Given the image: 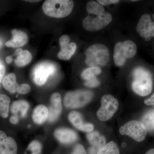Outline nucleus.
<instances>
[{
	"instance_id": "nucleus-39",
	"label": "nucleus",
	"mask_w": 154,
	"mask_h": 154,
	"mask_svg": "<svg viewBox=\"0 0 154 154\" xmlns=\"http://www.w3.org/2000/svg\"><path fill=\"white\" fill-rule=\"evenodd\" d=\"M2 42L1 41V40H0V47H1V46H2Z\"/></svg>"
},
{
	"instance_id": "nucleus-9",
	"label": "nucleus",
	"mask_w": 154,
	"mask_h": 154,
	"mask_svg": "<svg viewBox=\"0 0 154 154\" xmlns=\"http://www.w3.org/2000/svg\"><path fill=\"white\" fill-rule=\"evenodd\" d=\"M56 71V67L52 63L43 62L38 63L34 67L32 74L34 83L37 85H43L48 77L54 74Z\"/></svg>"
},
{
	"instance_id": "nucleus-15",
	"label": "nucleus",
	"mask_w": 154,
	"mask_h": 154,
	"mask_svg": "<svg viewBox=\"0 0 154 154\" xmlns=\"http://www.w3.org/2000/svg\"><path fill=\"white\" fill-rule=\"evenodd\" d=\"M54 134L60 142L65 144L73 143L78 139L77 134L73 131L68 128H61L56 130Z\"/></svg>"
},
{
	"instance_id": "nucleus-12",
	"label": "nucleus",
	"mask_w": 154,
	"mask_h": 154,
	"mask_svg": "<svg viewBox=\"0 0 154 154\" xmlns=\"http://www.w3.org/2000/svg\"><path fill=\"white\" fill-rule=\"evenodd\" d=\"M51 105L48 109V120L53 122L57 119L62 111L61 97L59 93H54L51 97Z\"/></svg>"
},
{
	"instance_id": "nucleus-1",
	"label": "nucleus",
	"mask_w": 154,
	"mask_h": 154,
	"mask_svg": "<svg viewBox=\"0 0 154 154\" xmlns=\"http://www.w3.org/2000/svg\"><path fill=\"white\" fill-rule=\"evenodd\" d=\"M85 63L88 66H105L109 60V51L107 46L101 43L93 45L86 51Z\"/></svg>"
},
{
	"instance_id": "nucleus-33",
	"label": "nucleus",
	"mask_w": 154,
	"mask_h": 154,
	"mask_svg": "<svg viewBox=\"0 0 154 154\" xmlns=\"http://www.w3.org/2000/svg\"><path fill=\"white\" fill-rule=\"evenodd\" d=\"M144 103L147 105H154V93L149 98L144 100Z\"/></svg>"
},
{
	"instance_id": "nucleus-36",
	"label": "nucleus",
	"mask_w": 154,
	"mask_h": 154,
	"mask_svg": "<svg viewBox=\"0 0 154 154\" xmlns=\"http://www.w3.org/2000/svg\"><path fill=\"white\" fill-rule=\"evenodd\" d=\"M12 61H13V58L12 56H8V57H6V61L8 64L11 63Z\"/></svg>"
},
{
	"instance_id": "nucleus-31",
	"label": "nucleus",
	"mask_w": 154,
	"mask_h": 154,
	"mask_svg": "<svg viewBox=\"0 0 154 154\" xmlns=\"http://www.w3.org/2000/svg\"><path fill=\"white\" fill-rule=\"evenodd\" d=\"M99 5L103 6L108 5L110 4H116L119 2V0H98L97 1Z\"/></svg>"
},
{
	"instance_id": "nucleus-20",
	"label": "nucleus",
	"mask_w": 154,
	"mask_h": 154,
	"mask_svg": "<svg viewBox=\"0 0 154 154\" xmlns=\"http://www.w3.org/2000/svg\"><path fill=\"white\" fill-rule=\"evenodd\" d=\"M2 84L5 89L12 93L18 92L20 87V85L17 83L16 75L14 73L7 75L3 79Z\"/></svg>"
},
{
	"instance_id": "nucleus-6",
	"label": "nucleus",
	"mask_w": 154,
	"mask_h": 154,
	"mask_svg": "<svg viewBox=\"0 0 154 154\" xmlns=\"http://www.w3.org/2000/svg\"><path fill=\"white\" fill-rule=\"evenodd\" d=\"M93 93L88 91H77L70 92L65 96L63 103L69 108L83 107L91 101Z\"/></svg>"
},
{
	"instance_id": "nucleus-38",
	"label": "nucleus",
	"mask_w": 154,
	"mask_h": 154,
	"mask_svg": "<svg viewBox=\"0 0 154 154\" xmlns=\"http://www.w3.org/2000/svg\"><path fill=\"white\" fill-rule=\"evenodd\" d=\"M26 2H39L40 1H25Z\"/></svg>"
},
{
	"instance_id": "nucleus-21",
	"label": "nucleus",
	"mask_w": 154,
	"mask_h": 154,
	"mask_svg": "<svg viewBox=\"0 0 154 154\" xmlns=\"http://www.w3.org/2000/svg\"><path fill=\"white\" fill-rule=\"evenodd\" d=\"M29 107L28 102L24 100H19L14 102L11 107V113L14 115L18 116L19 114L20 117H25Z\"/></svg>"
},
{
	"instance_id": "nucleus-28",
	"label": "nucleus",
	"mask_w": 154,
	"mask_h": 154,
	"mask_svg": "<svg viewBox=\"0 0 154 154\" xmlns=\"http://www.w3.org/2000/svg\"><path fill=\"white\" fill-rule=\"evenodd\" d=\"M85 85L90 88H95L100 85V82L96 77L87 80L85 84Z\"/></svg>"
},
{
	"instance_id": "nucleus-14",
	"label": "nucleus",
	"mask_w": 154,
	"mask_h": 154,
	"mask_svg": "<svg viewBox=\"0 0 154 154\" xmlns=\"http://www.w3.org/2000/svg\"><path fill=\"white\" fill-rule=\"evenodd\" d=\"M69 119L76 128L82 131L91 132L94 130V125L91 123H85L82 115L77 111L70 112L69 115Z\"/></svg>"
},
{
	"instance_id": "nucleus-34",
	"label": "nucleus",
	"mask_w": 154,
	"mask_h": 154,
	"mask_svg": "<svg viewBox=\"0 0 154 154\" xmlns=\"http://www.w3.org/2000/svg\"><path fill=\"white\" fill-rule=\"evenodd\" d=\"M5 72V68L2 62L0 61V80H2Z\"/></svg>"
},
{
	"instance_id": "nucleus-30",
	"label": "nucleus",
	"mask_w": 154,
	"mask_h": 154,
	"mask_svg": "<svg viewBox=\"0 0 154 154\" xmlns=\"http://www.w3.org/2000/svg\"><path fill=\"white\" fill-rule=\"evenodd\" d=\"M30 87L28 84H23L20 85V87L17 93L21 94H28L30 91Z\"/></svg>"
},
{
	"instance_id": "nucleus-23",
	"label": "nucleus",
	"mask_w": 154,
	"mask_h": 154,
	"mask_svg": "<svg viewBox=\"0 0 154 154\" xmlns=\"http://www.w3.org/2000/svg\"><path fill=\"white\" fill-rule=\"evenodd\" d=\"M86 9L89 15H99L103 14L105 12L104 8L95 1L89 2L86 6Z\"/></svg>"
},
{
	"instance_id": "nucleus-16",
	"label": "nucleus",
	"mask_w": 154,
	"mask_h": 154,
	"mask_svg": "<svg viewBox=\"0 0 154 154\" xmlns=\"http://www.w3.org/2000/svg\"><path fill=\"white\" fill-rule=\"evenodd\" d=\"M12 38L6 43L8 47L18 48L23 46L28 41V37L26 33L22 30L14 29L12 30Z\"/></svg>"
},
{
	"instance_id": "nucleus-13",
	"label": "nucleus",
	"mask_w": 154,
	"mask_h": 154,
	"mask_svg": "<svg viewBox=\"0 0 154 154\" xmlns=\"http://www.w3.org/2000/svg\"><path fill=\"white\" fill-rule=\"evenodd\" d=\"M17 146L14 138L0 131V154H17Z\"/></svg>"
},
{
	"instance_id": "nucleus-7",
	"label": "nucleus",
	"mask_w": 154,
	"mask_h": 154,
	"mask_svg": "<svg viewBox=\"0 0 154 154\" xmlns=\"http://www.w3.org/2000/svg\"><path fill=\"white\" fill-rule=\"evenodd\" d=\"M119 133L126 135L138 142L144 140L146 137L147 129L142 122L131 120L127 122L119 128Z\"/></svg>"
},
{
	"instance_id": "nucleus-26",
	"label": "nucleus",
	"mask_w": 154,
	"mask_h": 154,
	"mask_svg": "<svg viewBox=\"0 0 154 154\" xmlns=\"http://www.w3.org/2000/svg\"><path fill=\"white\" fill-rule=\"evenodd\" d=\"M102 70L100 68L91 67L85 70L82 73L81 76L87 81L95 78L96 76L100 74Z\"/></svg>"
},
{
	"instance_id": "nucleus-25",
	"label": "nucleus",
	"mask_w": 154,
	"mask_h": 154,
	"mask_svg": "<svg viewBox=\"0 0 154 154\" xmlns=\"http://www.w3.org/2000/svg\"><path fill=\"white\" fill-rule=\"evenodd\" d=\"M142 122L149 131L154 130V109L148 111L143 116Z\"/></svg>"
},
{
	"instance_id": "nucleus-27",
	"label": "nucleus",
	"mask_w": 154,
	"mask_h": 154,
	"mask_svg": "<svg viewBox=\"0 0 154 154\" xmlns=\"http://www.w3.org/2000/svg\"><path fill=\"white\" fill-rule=\"evenodd\" d=\"M41 151V144L38 141L34 140L29 144L25 154H40Z\"/></svg>"
},
{
	"instance_id": "nucleus-40",
	"label": "nucleus",
	"mask_w": 154,
	"mask_h": 154,
	"mask_svg": "<svg viewBox=\"0 0 154 154\" xmlns=\"http://www.w3.org/2000/svg\"><path fill=\"white\" fill-rule=\"evenodd\" d=\"M153 19H154V14H153Z\"/></svg>"
},
{
	"instance_id": "nucleus-29",
	"label": "nucleus",
	"mask_w": 154,
	"mask_h": 154,
	"mask_svg": "<svg viewBox=\"0 0 154 154\" xmlns=\"http://www.w3.org/2000/svg\"><path fill=\"white\" fill-rule=\"evenodd\" d=\"M71 154H87V152L84 146L81 144H77L75 146Z\"/></svg>"
},
{
	"instance_id": "nucleus-10",
	"label": "nucleus",
	"mask_w": 154,
	"mask_h": 154,
	"mask_svg": "<svg viewBox=\"0 0 154 154\" xmlns=\"http://www.w3.org/2000/svg\"><path fill=\"white\" fill-rule=\"evenodd\" d=\"M137 31L146 41L154 37V22H152L150 15L146 14L141 17L137 26Z\"/></svg>"
},
{
	"instance_id": "nucleus-24",
	"label": "nucleus",
	"mask_w": 154,
	"mask_h": 154,
	"mask_svg": "<svg viewBox=\"0 0 154 154\" xmlns=\"http://www.w3.org/2000/svg\"><path fill=\"white\" fill-rule=\"evenodd\" d=\"M97 154H119V148L116 143L110 141L105 144Z\"/></svg>"
},
{
	"instance_id": "nucleus-19",
	"label": "nucleus",
	"mask_w": 154,
	"mask_h": 154,
	"mask_svg": "<svg viewBox=\"0 0 154 154\" xmlns=\"http://www.w3.org/2000/svg\"><path fill=\"white\" fill-rule=\"evenodd\" d=\"M60 51L58 54V57L63 60H69L74 54L76 49V44L71 42L60 46Z\"/></svg>"
},
{
	"instance_id": "nucleus-5",
	"label": "nucleus",
	"mask_w": 154,
	"mask_h": 154,
	"mask_svg": "<svg viewBox=\"0 0 154 154\" xmlns=\"http://www.w3.org/2000/svg\"><path fill=\"white\" fill-rule=\"evenodd\" d=\"M112 19L111 14L106 11L99 15L90 14L83 20V27L88 31H97L109 25Z\"/></svg>"
},
{
	"instance_id": "nucleus-22",
	"label": "nucleus",
	"mask_w": 154,
	"mask_h": 154,
	"mask_svg": "<svg viewBox=\"0 0 154 154\" xmlns=\"http://www.w3.org/2000/svg\"><path fill=\"white\" fill-rule=\"evenodd\" d=\"M10 102L8 96L0 94V116L2 118H6L8 116Z\"/></svg>"
},
{
	"instance_id": "nucleus-18",
	"label": "nucleus",
	"mask_w": 154,
	"mask_h": 154,
	"mask_svg": "<svg viewBox=\"0 0 154 154\" xmlns=\"http://www.w3.org/2000/svg\"><path fill=\"white\" fill-rule=\"evenodd\" d=\"M48 117V109L43 105H39L36 107L33 111L32 116L33 121L38 124L44 123Z\"/></svg>"
},
{
	"instance_id": "nucleus-37",
	"label": "nucleus",
	"mask_w": 154,
	"mask_h": 154,
	"mask_svg": "<svg viewBox=\"0 0 154 154\" xmlns=\"http://www.w3.org/2000/svg\"><path fill=\"white\" fill-rule=\"evenodd\" d=\"M145 154H154V149H150Z\"/></svg>"
},
{
	"instance_id": "nucleus-32",
	"label": "nucleus",
	"mask_w": 154,
	"mask_h": 154,
	"mask_svg": "<svg viewBox=\"0 0 154 154\" xmlns=\"http://www.w3.org/2000/svg\"><path fill=\"white\" fill-rule=\"evenodd\" d=\"M69 37L67 35H64L61 36L59 39V43L60 46L65 44L69 43L70 41Z\"/></svg>"
},
{
	"instance_id": "nucleus-8",
	"label": "nucleus",
	"mask_w": 154,
	"mask_h": 154,
	"mask_svg": "<svg viewBox=\"0 0 154 154\" xmlns=\"http://www.w3.org/2000/svg\"><path fill=\"white\" fill-rule=\"evenodd\" d=\"M119 107L117 99L111 95H105L101 99V106L97 112L99 120L107 121L114 115Z\"/></svg>"
},
{
	"instance_id": "nucleus-3",
	"label": "nucleus",
	"mask_w": 154,
	"mask_h": 154,
	"mask_svg": "<svg viewBox=\"0 0 154 154\" xmlns=\"http://www.w3.org/2000/svg\"><path fill=\"white\" fill-rule=\"evenodd\" d=\"M73 7L71 0H47L42 5V10L48 17L61 18L69 16Z\"/></svg>"
},
{
	"instance_id": "nucleus-4",
	"label": "nucleus",
	"mask_w": 154,
	"mask_h": 154,
	"mask_svg": "<svg viewBox=\"0 0 154 154\" xmlns=\"http://www.w3.org/2000/svg\"><path fill=\"white\" fill-rule=\"evenodd\" d=\"M137 48L134 42L131 40H125L118 42L114 46L113 61L116 66H122L127 58H131L136 54Z\"/></svg>"
},
{
	"instance_id": "nucleus-2",
	"label": "nucleus",
	"mask_w": 154,
	"mask_h": 154,
	"mask_svg": "<svg viewBox=\"0 0 154 154\" xmlns=\"http://www.w3.org/2000/svg\"><path fill=\"white\" fill-rule=\"evenodd\" d=\"M132 89L136 94L142 96L150 94L152 88V79L149 71L142 67L135 69L133 72Z\"/></svg>"
},
{
	"instance_id": "nucleus-41",
	"label": "nucleus",
	"mask_w": 154,
	"mask_h": 154,
	"mask_svg": "<svg viewBox=\"0 0 154 154\" xmlns=\"http://www.w3.org/2000/svg\"><path fill=\"white\" fill-rule=\"evenodd\" d=\"M1 82H2V80H0V83H1Z\"/></svg>"
},
{
	"instance_id": "nucleus-17",
	"label": "nucleus",
	"mask_w": 154,
	"mask_h": 154,
	"mask_svg": "<svg viewBox=\"0 0 154 154\" xmlns=\"http://www.w3.org/2000/svg\"><path fill=\"white\" fill-rule=\"evenodd\" d=\"M14 55L17 56L15 63L17 66L22 67L28 64L32 58V55L29 51L24 50L21 48L16 50Z\"/></svg>"
},
{
	"instance_id": "nucleus-35",
	"label": "nucleus",
	"mask_w": 154,
	"mask_h": 154,
	"mask_svg": "<svg viewBox=\"0 0 154 154\" xmlns=\"http://www.w3.org/2000/svg\"><path fill=\"white\" fill-rule=\"evenodd\" d=\"M18 120H19V119H18V116L16 115H14L11 116L10 119V121L11 123L14 124L18 123Z\"/></svg>"
},
{
	"instance_id": "nucleus-11",
	"label": "nucleus",
	"mask_w": 154,
	"mask_h": 154,
	"mask_svg": "<svg viewBox=\"0 0 154 154\" xmlns=\"http://www.w3.org/2000/svg\"><path fill=\"white\" fill-rule=\"evenodd\" d=\"M87 138L91 145L88 149V154H97L106 143L105 137L97 131L89 133Z\"/></svg>"
}]
</instances>
